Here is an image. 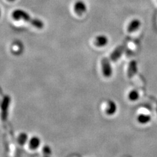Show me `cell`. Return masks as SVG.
Listing matches in <instances>:
<instances>
[{"label":"cell","mask_w":157,"mask_h":157,"mask_svg":"<svg viewBox=\"0 0 157 157\" xmlns=\"http://www.w3.org/2000/svg\"><path fill=\"white\" fill-rule=\"evenodd\" d=\"M12 17L15 21H24L28 22L37 29H42L44 27V22L40 19L32 18L29 14L22 9H16L12 13Z\"/></svg>","instance_id":"obj_1"},{"label":"cell","mask_w":157,"mask_h":157,"mask_svg":"<svg viewBox=\"0 0 157 157\" xmlns=\"http://www.w3.org/2000/svg\"><path fill=\"white\" fill-rule=\"evenodd\" d=\"M101 67L103 75L108 78L111 77L113 74V69L111 65L110 61L107 58H104L101 60Z\"/></svg>","instance_id":"obj_2"},{"label":"cell","mask_w":157,"mask_h":157,"mask_svg":"<svg viewBox=\"0 0 157 157\" xmlns=\"http://www.w3.org/2000/svg\"><path fill=\"white\" fill-rule=\"evenodd\" d=\"M73 9H74V12L78 16H82L83 14H85L86 12L87 7L84 2L81 1V0H78V1L75 3Z\"/></svg>","instance_id":"obj_3"},{"label":"cell","mask_w":157,"mask_h":157,"mask_svg":"<svg viewBox=\"0 0 157 157\" xmlns=\"http://www.w3.org/2000/svg\"><path fill=\"white\" fill-rule=\"evenodd\" d=\"M124 51V46L121 45L117 47L115 50L112 52L110 56V59L113 62H116L121 58Z\"/></svg>","instance_id":"obj_4"},{"label":"cell","mask_w":157,"mask_h":157,"mask_svg":"<svg viewBox=\"0 0 157 157\" xmlns=\"http://www.w3.org/2000/svg\"><path fill=\"white\" fill-rule=\"evenodd\" d=\"M108 41H109V39L107 36L104 35H99L96 37L94 44L98 47H103L107 45Z\"/></svg>","instance_id":"obj_5"},{"label":"cell","mask_w":157,"mask_h":157,"mask_svg":"<svg viewBox=\"0 0 157 157\" xmlns=\"http://www.w3.org/2000/svg\"><path fill=\"white\" fill-rule=\"evenodd\" d=\"M141 26V22L140 20L138 19H133L132 21L129 23L128 26L127 30L129 33H132L134 32L137 29H139V28Z\"/></svg>","instance_id":"obj_6"},{"label":"cell","mask_w":157,"mask_h":157,"mask_svg":"<svg viewBox=\"0 0 157 157\" xmlns=\"http://www.w3.org/2000/svg\"><path fill=\"white\" fill-rule=\"evenodd\" d=\"M137 71V62L135 60H132L130 62L128 69V77L132 78L134 77Z\"/></svg>","instance_id":"obj_7"},{"label":"cell","mask_w":157,"mask_h":157,"mask_svg":"<svg viewBox=\"0 0 157 157\" xmlns=\"http://www.w3.org/2000/svg\"><path fill=\"white\" fill-rule=\"evenodd\" d=\"M117 107L113 101H109L107 102V105L106 108V113L109 115H114L117 112Z\"/></svg>","instance_id":"obj_8"},{"label":"cell","mask_w":157,"mask_h":157,"mask_svg":"<svg viewBox=\"0 0 157 157\" xmlns=\"http://www.w3.org/2000/svg\"><path fill=\"white\" fill-rule=\"evenodd\" d=\"M41 144L40 139L38 137H33L32 138L29 140V147L31 149H37L39 145Z\"/></svg>","instance_id":"obj_9"},{"label":"cell","mask_w":157,"mask_h":157,"mask_svg":"<svg viewBox=\"0 0 157 157\" xmlns=\"http://www.w3.org/2000/svg\"><path fill=\"white\" fill-rule=\"evenodd\" d=\"M151 117L149 115L140 114L137 117V121L141 124H147L151 121Z\"/></svg>","instance_id":"obj_10"},{"label":"cell","mask_w":157,"mask_h":157,"mask_svg":"<svg viewBox=\"0 0 157 157\" xmlns=\"http://www.w3.org/2000/svg\"><path fill=\"white\" fill-rule=\"evenodd\" d=\"M140 97L139 93L136 90H132L128 94V98L130 101H136Z\"/></svg>","instance_id":"obj_11"},{"label":"cell","mask_w":157,"mask_h":157,"mask_svg":"<svg viewBox=\"0 0 157 157\" xmlns=\"http://www.w3.org/2000/svg\"><path fill=\"white\" fill-rule=\"evenodd\" d=\"M28 140V135L25 133H22L18 136V142L21 145H24L26 143Z\"/></svg>","instance_id":"obj_12"},{"label":"cell","mask_w":157,"mask_h":157,"mask_svg":"<svg viewBox=\"0 0 157 157\" xmlns=\"http://www.w3.org/2000/svg\"><path fill=\"white\" fill-rule=\"evenodd\" d=\"M43 151H44V153H45L47 155H48L51 154V149L48 146H45V148H44Z\"/></svg>","instance_id":"obj_13"},{"label":"cell","mask_w":157,"mask_h":157,"mask_svg":"<svg viewBox=\"0 0 157 157\" xmlns=\"http://www.w3.org/2000/svg\"><path fill=\"white\" fill-rule=\"evenodd\" d=\"M7 1L9 2H13L14 1H16V0H7Z\"/></svg>","instance_id":"obj_14"},{"label":"cell","mask_w":157,"mask_h":157,"mask_svg":"<svg viewBox=\"0 0 157 157\" xmlns=\"http://www.w3.org/2000/svg\"><path fill=\"white\" fill-rule=\"evenodd\" d=\"M0 17H1V10H0Z\"/></svg>","instance_id":"obj_15"},{"label":"cell","mask_w":157,"mask_h":157,"mask_svg":"<svg viewBox=\"0 0 157 157\" xmlns=\"http://www.w3.org/2000/svg\"><path fill=\"white\" fill-rule=\"evenodd\" d=\"M156 113H157V105H156Z\"/></svg>","instance_id":"obj_16"},{"label":"cell","mask_w":157,"mask_h":157,"mask_svg":"<svg viewBox=\"0 0 157 157\" xmlns=\"http://www.w3.org/2000/svg\"><path fill=\"white\" fill-rule=\"evenodd\" d=\"M47 157H48V156H47Z\"/></svg>","instance_id":"obj_17"}]
</instances>
